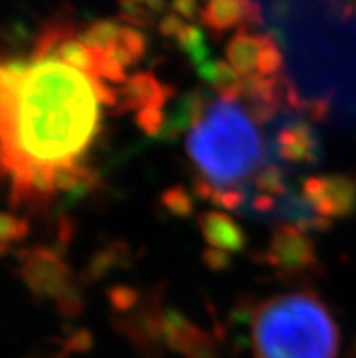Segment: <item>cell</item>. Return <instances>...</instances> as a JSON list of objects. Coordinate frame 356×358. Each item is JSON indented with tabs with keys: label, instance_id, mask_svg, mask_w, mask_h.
Wrapping results in <instances>:
<instances>
[{
	"label": "cell",
	"instance_id": "cell-1",
	"mask_svg": "<svg viewBox=\"0 0 356 358\" xmlns=\"http://www.w3.org/2000/svg\"><path fill=\"white\" fill-rule=\"evenodd\" d=\"M118 91L55 57L0 59V171L15 200L57 195L62 171L82 168Z\"/></svg>",
	"mask_w": 356,
	"mask_h": 358
},
{
	"label": "cell",
	"instance_id": "cell-2",
	"mask_svg": "<svg viewBox=\"0 0 356 358\" xmlns=\"http://www.w3.org/2000/svg\"><path fill=\"white\" fill-rule=\"evenodd\" d=\"M185 151L200 178L217 187H238L266 160L258 124L238 100H211L185 136Z\"/></svg>",
	"mask_w": 356,
	"mask_h": 358
},
{
	"label": "cell",
	"instance_id": "cell-3",
	"mask_svg": "<svg viewBox=\"0 0 356 358\" xmlns=\"http://www.w3.org/2000/svg\"><path fill=\"white\" fill-rule=\"evenodd\" d=\"M251 348L255 358H336L340 329L315 291L280 293L252 309Z\"/></svg>",
	"mask_w": 356,
	"mask_h": 358
},
{
	"label": "cell",
	"instance_id": "cell-4",
	"mask_svg": "<svg viewBox=\"0 0 356 358\" xmlns=\"http://www.w3.org/2000/svg\"><path fill=\"white\" fill-rule=\"evenodd\" d=\"M20 277L35 299L51 300L66 318L84 311L86 299L64 255L44 245L29 248L20 257Z\"/></svg>",
	"mask_w": 356,
	"mask_h": 358
},
{
	"label": "cell",
	"instance_id": "cell-5",
	"mask_svg": "<svg viewBox=\"0 0 356 358\" xmlns=\"http://www.w3.org/2000/svg\"><path fill=\"white\" fill-rule=\"evenodd\" d=\"M257 260L289 280L311 278L320 271L315 241L309 233L289 222L278 224L273 229L266 250L258 253Z\"/></svg>",
	"mask_w": 356,
	"mask_h": 358
},
{
	"label": "cell",
	"instance_id": "cell-6",
	"mask_svg": "<svg viewBox=\"0 0 356 358\" xmlns=\"http://www.w3.org/2000/svg\"><path fill=\"white\" fill-rule=\"evenodd\" d=\"M302 200L316 217L333 224L356 211V177L348 173L313 175L302 184Z\"/></svg>",
	"mask_w": 356,
	"mask_h": 358
},
{
	"label": "cell",
	"instance_id": "cell-7",
	"mask_svg": "<svg viewBox=\"0 0 356 358\" xmlns=\"http://www.w3.org/2000/svg\"><path fill=\"white\" fill-rule=\"evenodd\" d=\"M166 308L160 293L142 295L138 304L126 313L117 315L115 327L126 336L136 350L149 357L160 355L164 345V313Z\"/></svg>",
	"mask_w": 356,
	"mask_h": 358
},
{
	"label": "cell",
	"instance_id": "cell-8",
	"mask_svg": "<svg viewBox=\"0 0 356 358\" xmlns=\"http://www.w3.org/2000/svg\"><path fill=\"white\" fill-rule=\"evenodd\" d=\"M164 345L185 358H220L215 338L173 308L164 313Z\"/></svg>",
	"mask_w": 356,
	"mask_h": 358
},
{
	"label": "cell",
	"instance_id": "cell-9",
	"mask_svg": "<svg viewBox=\"0 0 356 358\" xmlns=\"http://www.w3.org/2000/svg\"><path fill=\"white\" fill-rule=\"evenodd\" d=\"M200 22L215 35H222L233 27H264L266 18L255 0H209L200 11Z\"/></svg>",
	"mask_w": 356,
	"mask_h": 358
},
{
	"label": "cell",
	"instance_id": "cell-10",
	"mask_svg": "<svg viewBox=\"0 0 356 358\" xmlns=\"http://www.w3.org/2000/svg\"><path fill=\"white\" fill-rule=\"evenodd\" d=\"M275 153L291 166H311L320 160V142L315 127L306 120H293L280 126L275 133Z\"/></svg>",
	"mask_w": 356,
	"mask_h": 358
},
{
	"label": "cell",
	"instance_id": "cell-11",
	"mask_svg": "<svg viewBox=\"0 0 356 358\" xmlns=\"http://www.w3.org/2000/svg\"><path fill=\"white\" fill-rule=\"evenodd\" d=\"M173 95L175 87L160 80L151 71H138L122 84L120 108L135 115L144 109H166Z\"/></svg>",
	"mask_w": 356,
	"mask_h": 358
},
{
	"label": "cell",
	"instance_id": "cell-12",
	"mask_svg": "<svg viewBox=\"0 0 356 358\" xmlns=\"http://www.w3.org/2000/svg\"><path fill=\"white\" fill-rule=\"evenodd\" d=\"M197 224H199L204 242L211 250L236 255L245 250L248 245V235L243 231V227L226 211H218V209L204 211L197 217Z\"/></svg>",
	"mask_w": 356,
	"mask_h": 358
},
{
	"label": "cell",
	"instance_id": "cell-13",
	"mask_svg": "<svg viewBox=\"0 0 356 358\" xmlns=\"http://www.w3.org/2000/svg\"><path fill=\"white\" fill-rule=\"evenodd\" d=\"M267 41V33L255 35L245 27H240L235 36L227 42L226 59L231 68L235 69L238 77H249L257 73V60L260 50Z\"/></svg>",
	"mask_w": 356,
	"mask_h": 358
},
{
	"label": "cell",
	"instance_id": "cell-14",
	"mask_svg": "<svg viewBox=\"0 0 356 358\" xmlns=\"http://www.w3.org/2000/svg\"><path fill=\"white\" fill-rule=\"evenodd\" d=\"M199 77L206 80L218 99L240 100L242 96V77L231 68L227 60H208L197 68Z\"/></svg>",
	"mask_w": 356,
	"mask_h": 358
},
{
	"label": "cell",
	"instance_id": "cell-15",
	"mask_svg": "<svg viewBox=\"0 0 356 358\" xmlns=\"http://www.w3.org/2000/svg\"><path fill=\"white\" fill-rule=\"evenodd\" d=\"M51 57L59 59L60 62L68 64L69 68L78 69V71L86 73L90 77L97 78V51L87 48V45L78 38V33L68 36V38H64V41L55 48Z\"/></svg>",
	"mask_w": 356,
	"mask_h": 358
},
{
	"label": "cell",
	"instance_id": "cell-16",
	"mask_svg": "<svg viewBox=\"0 0 356 358\" xmlns=\"http://www.w3.org/2000/svg\"><path fill=\"white\" fill-rule=\"evenodd\" d=\"M193 195L202 200H208L213 206L222 208L224 211H238L245 204V191L238 187H217L204 178H194Z\"/></svg>",
	"mask_w": 356,
	"mask_h": 358
},
{
	"label": "cell",
	"instance_id": "cell-17",
	"mask_svg": "<svg viewBox=\"0 0 356 358\" xmlns=\"http://www.w3.org/2000/svg\"><path fill=\"white\" fill-rule=\"evenodd\" d=\"M129 250L124 242H113V244L106 245L104 250L93 255L90 264L86 266L82 278L84 280H100L104 278L111 269L118 268L126 259H129Z\"/></svg>",
	"mask_w": 356,
	"mask_h": 358
},
{
	"label": "cell",
	"instance_id": "cell-18",
	"mask_svg": "<svg viewBox=\"0 0 356 358\" xmlns=\"http://www.w3.org/2000/svg\"><path fill=\"white\" fill-rule=\"evenodd\" d=\"M122 26H118L115 20H108V18H99L95 22H91L90 26L80 33V38L87 48L95 51H102V53H109L115 45L118 44L120 38Z\"/></svg>",
	"mask_w": 356,
	"mask_h": 358
},
{
	"label": "cell",
	"instance_id": "cell-19",
	"mask_svg": "<svg viewBox=\"0 0 356 358\" xmlns=\"http://www.w3.org/2000/svg\"><path fill=\"white\" fill-rule=\"evenodd\" d=\"M175 41L176 45H178V50L184 51L190 57L191 62H193V66H197V68L209 60V48L206 44V35H204V31L199 26L185 24L182 27V31L176 35Z\"/></svg>",
	"mask_w": 356,
	"mask_h": 358
},
{
	"label": "cell",
	"instance_id": "cell-20",
	"mask_svg": "<svg viewBox=\"0 0 356 358\" xmlns=\"http://www.w3.org/2000/svg\"><path fill=\"white\" fill-rule=\"evenodd\" d=\"M252 186H255L257 195H266L275 200L287 196L284 171L275 164H269V166L258 169L255 178H252Z\"/></svg>",
	"mask_w": 356,
	"mask_h": 358
},
{
	"label": "cell",
	"instance_id": "cell-21",
	"mask_svg": "<svg viewBox=\"0 0 356 358\" xmlns=\"http://www.w3.org/2000/svg\"><path fill=\"white\" fill-rule=\"evenodd\" d=\"M160 204L167 213L176 218H187L194 213V195L178 184L164 191L160 196Z\"/></svg>",
	"mask_w": 356,
	"mask_h": 358
},
{
	"label": "cell",
	"instance_id": "cell-22",
	"mask_svg": "<svg viewBox=\"0 0 356 358\" xmlns=\"http://www.w3.org/2000/svg\"><path fill=\"white\" fill-rule=\"evenodd\" d=\"M284 68V55L280 45L276 44L275 36L267 35V41L260 50L257 60V73L262 77H276L280 69Z\"/></svg>",
	"mask_w": 356,
	"mask_h": 358
},
{
	"label": "cell",
	"instance_id": "cell-23",
	"mask_svg": "<svg viewBox=\"0 0 356 358\" xmlns=\"http://www.w3.org/2000/svg\"><path fill=\"white\" fill-rule=\"evenodd\" d=\"M29 233V222L26 218H20L8 211H0V248L15 244L26 238Z\"/></svg>",
	"mask_w": 356,
	"mask_h": 358
},
{
	"label": "cell",
	"instance_id": "cell-24",
	"mask_svg": "<svg viewBox=\"0 0 356 358\" xmlns=\"http://www.w3.org/2000/svg\"><path fill=\"white\" fill-rule=\"evenodd\" d=\"M118 44L127 51V53L135 59V62L138 64L140 60L144 59L145 53H148V36L144 35L142 29L133 26H122L120 38H118Z\"/></svg>",
	"mask_w": 356,
	"mask_h": 358
},
{
	"label": "cell",
	"instance_id": "cell-25",
	"mask_svg": "<svg viewBox=\"0 0 356 358\" xmlns=\"http://www.w3.org/2000/svg\"><path fill=\"white\" fill-rule=\"evenodd\" d=\"M135 120L140 131H144L148 136H157L166 127V109H144L135 115Z\"/></svg>",
	"mask_w": 356,
	"mask_h": 358
},
{
	"label": "cell",
	"instance_id": "cell-26",
	"mask_svg": "<svg viewBox=\"0 0 356 358\" xmlns=\"http://www.w3.org/2000/svg\"><path fill=\"white\" fill-rule=\"evenodd\" d=\"M202 260L211 271H226V269L231 268V264H233V255L209 248V250L204 251Z\"/></svg>",
	"mask_w": 356,
	"mask_h": 358
},
{
	"label": "cell",
	"instance_id": "cell-27",
	"mask_svg": "<svg viewBox=\"0 0 356 358\" xmlns=\"http://www.w3.org/2000/svg\"><path fill=\"white\" fill-rule=\"evenodd\" d=\"M184 26L185 22L178 15L166 13L160 18V22H158V31H160L162 36H166V38H176V35L182 31Z\"/></svg>",
	"mask_w": 356,
	"mask_h": 358
},
{
	"label": "cell",
	"instance_id": "cell-28",
	"mask_svg": "<svg viewBox=\"0 0 356 358\" xmlns=\"http://www.w3.org/2000/svg\"><path fill=\"white\" fill-rule=\"evenodd\" d=\"M169 8H171L173 13L178 15L180 18H185V20H194L197 17H200L199 0H171Z\"/></svg>",
	"mask_w": 356,
	"mask_h": 358
},
{
	"label": "cell",
	"instance_id": "cell-29",
	"mask_svg": "<svg viewBox=\"0 0 356 358\" xmlns=\"http://www.w3.org/2000/svg\"><path fill=\"white\" fill-rule=\"evenodd\" d=\"M204 2H209V0H204Z\"/></svg>",
	"mask_w": 356,
	"mask_h": 358
}]
</instances>
